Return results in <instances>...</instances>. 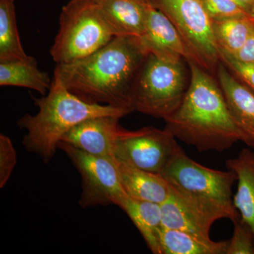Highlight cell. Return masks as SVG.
<instances>
[{
	"mask_svg": "<svg viewBox=\"0 0 254 254\" xmlns=\"http://www.w3.org/2000/svg\"><path fill=\"white\" fill-rule=\"evenodd\" d=\"M148 55L138 38L117 36L89 56L58 64L54 76L87 103L133 112L130 105L132 89Z\"/></svg>",
	"mask_w": 254,
	"mask_h": 254,
	"instance_id": "obj_1",
	"label": "cell"
},
{
	"mask_svg": "<svg viewBox=\"0 0 254 254\" xmlns=\"http://www.w3.org/2000/svg\"><path fill=\"white\" fill-rule=\"evenodd\" d=\"M190 79L181 105L165 120V128L198 151L230 149L242 141L218 82L194 62H189Z\"/></svg>",
	"mask_w": 254,
	"mask_h": 254,
	"instance_id": "obj_2",
	"label": "cell"
},
{
	"mask_svg": "<svg viewBox=\"0 0 254 254\" xmlns=\"http://www.w3.org/2000/svg\"><path fill=\"white\" fill-rule=\"evenodd\" d=\"M33 100L39 109L38 113L26 114L18 120V125L27 131L23 140L24 148L46 163L55 156L63 137L87 119L108 115L123 118L132 113L112 105L87 103L68 91L55 76L48 94L41 98L33 97Z\"/></svg>",
	"mask_w": 254,
	"mask_h": 254,
	"instance_id": "obj_3",
	"label": "cell"
},
{
	"mask_svg": "<svg viewBox=\"0 0 254 254\" xmlns=\"http://www.w3.org/2000/svg\"><path fill=\"white\" fill-rule=\"evenodd\" d=\"M115 37L96 0H71L62 9L50 55L57 64L72 63L98 51Z\"/></svg>",
	"mask_w": 254,
	"mask_h": 254,
	"instance_id": "obj_4",
	"label": "cell"
},
{
	"mask_svg": "<svg viewBox=\"0 0 254 254\" xmlns=\"http://www.w3.org/2000/svg\"><path fill=\"white\" fill-rule=\"evenodd\" d=\"M188 87L183 60L163 59L149 54L132 89L131 110L167 120L181 105Z\"/></svg>",
	"mask_w": 254,
	"mask_h": 254,
	"instance_id": "obj_5",
	"label": "cell"
},
{
	"mask_svg": "<svg viewBox=\"0 0 254 254\" xmlns=\"http://www.w3.org/2000/svg\"><path fill=\"white\" fill-rule=\"evenodd\" d=\"M166 15L175 26L197 64L208 73H216L221 62L211 18L200 0H148Z\"/></svg>",
	"mask_w": 254,
	"mask_h": 254,
	"instance_id": "obj_6",
	"label": "cell"
},
{
	"mask_svg": "<svg viewBox=\"0 0 254 254\" xmlns=\"http://www.w3.org/2000/svg\"><path fill=\"white\" fill-rule=\"evenodd\" d=\"M160 208L163 227L188 232L203 240H210V229L215 222L224 218L233 222L240 217L234 204L193 194L173 185Z\"/></svg>",
	"mask_w": 254,
	"mask_h": 254,
	"instance_id": "obj_7",
	"label": "cell"
},
{
	"mask_svg": "<svg viewBox=\"0 0 254 254\" xmlns=\"http://www.w3.org/2000/svg\"><path fill=\"white\" fill-rule=\"evenodd\" d=\"M58 149L66 153L81 175L82 208L111 204L120 207L128 196L120 182L114 157L89 154L64 142H60Z\"/></svg>",
	"mask_w": 254,
	"mask_h": 254,
	"instance_id": "obj_8",
	"label": "cell"
},
{
	"mask_svg": "<svg viewBox=\"0 0 254 254\" xmlns=\"http://www.w3.org/2000/svg\"><path fill=\"white\" fill-rule=\"evenodd\" d=\"M161 175L180 190L233 204L232 189L237 180L236 173L200 165L190 158L181 147L174 153Z\"/></svg>",
	"mask_w": 254,
	"mask_h": 254,
	"instance_id": "obj_9",
	"label": "cell"
},
{
	"mask_svg": "<svg viewBox=\"0 0 254 254\" xmlns=\"http://www.w3.org/2000/svg\"><path fill=\"white\" fill-rule=\"evenodd\" d=\"M167 128L143 127L136 131L124 128L114 145V158L151 173L161 174L180 148Z\"/></svg>",
	"mask_w": 254,
	"mask_h": 254,
	"instance_id": "obj_10",
	"label": "cell"
},
{
	"mask_svg": "<svg viewBox=\"0 0 254 254\" xmlns=\"http://www.w3.org/2000/svg\"><path fill=\"white\" fill-rule=\"evenodd\" d=\"M138 39L148 55L163 59L194 62L172 21L149 3L144 32Z\"/></svg>",
	"mask_w": 254,
	"mask_h": 254,
	"instance_id": "obj_11",
	"label": "cell"
},
{
	"mask_svg": "<svg viewBox=\"0 0 254 254\" xmlns=\"http://www.w3.org/2000/svg\"><path fill=\"white\" fill-rule=\"evenodd\" d=\"M120 119L112 115L87 119L71 128L61 142L89 154L114 157V145L124 130Z\"/></svg>",
	"mask_w": 254,
	"mask_h": 254,
	"instance_id": "obj_12",
	"label": "cell"
},
{
	"mask_svg": "<svg viewBox=\"0 0 254 254\" xmlns=\"http://www.w3.org/2000/svg\"><path fill=\"white\" fill-rule=\"evenodd\" d=\"M217 77L234 122L242 133V141L254 147V93L230 71L222 62Z\"/></svg>",
	"mask_w": 254,
	"mask_h": 254,
	"instance_id": "obj_13",
	"label": "cell"
},
{
	"mask_svg": "<svg viewBox=\"0 0 254 254\" xmlns=\"http://www.w3.org/2000/svg\"><path fill=\"white\" fill-rule=\"evenodd\" d=\"M120 182L128 196L161 205L171 193L173 185L161 174L145 171L115 158Z\"/></svg>",
	"mask_w": 254,
	"mask_h": 254,
	"instance_id": "obj_14",
	"label": "cell"
},
{
	"mask_svg": "<svg viewBox=\"0 0 254 254\" xmlns=\"http://www.w3.org/2000/svg\"><path fill=\"white\" fill-rule=\"evenodd\" d=\"M114 35L140 38L144 32L148 3L137 0H96Z\"/></svg>",
	"mask_w": 254,
	"mask_h": 254,
	"instance_id": "obj_15",
	"label": "cell"
},
{
	"mask_svg": "<svg viewBox=\"0 0 254 254\" xmlns=\"http://www.w3.org/2000/svg\"><path fill=\"white\" fill-rule=\"evenodd\" d=\"M226 165L237 175L238 185L233 204L254 235V153L245 148L237 158L227 160Z\"/></svg>",
	"mask_w": 254,
	"mask_h": 254,
	"instance_id": "obj_16",
	"label": "cell"
},
{
	"mask_svg": "<svg viewBox=\"0 0 254 254\" xmlns=\"http://www.w3.org/2000/svg\"><path fill=\"white\" fill-rule=\"evenodd\" d=\"M120 208L129 217L152 253L162 254L160 232L163 226L160 205L128 196Z\"/></svg>",
	"mask_w": 254,
	"mask_h": 254,
	"instance_id": "obj_17",
	"label": "cell"
},
{
	"mask_svg": "<svg viewBox=\"0 0 254 254\" xmlns=\"http://www.w3.org/2000/svg\"><path fill=\"white\" fill-rule=\"evenodd\" d=\"M49 75L38 67L36 60L0 63V86L30 88L46 95L52 86Z\"/></svg>",
	"mask_w": 254,
	"mask_h": 254,
	"instance_id": "obj_18",
	"label": "cell"
},
{
	"mask_svg": "<svg viewBox=\"0 0 254 254\" xmlns=\"http://www.w3.org/2000/svg\"><path fill=\"white\" fill-rule=\"evenodd\" d=\"M229 241L203 240L188 232L163 227L160 232L163 254H226Z\"/></svg>",
	"mask_w": 254,
	"mask_h": 254,
	"instance_id": "obj_19",
	"label": "cell"
},
{
	"mask_svg": "<svg viewBox=\"0 0 254 254\" xmlns=\"http://www.w3.org/2000/svg\"><path fill=\"white\" fill-rule=\"evenodd\" d=\"M16 23L14 0H0V63L27 61Z\"/></svg>",
	"mask_w": 254,
	"mask_h": 254,
	"instance_id": "obj_20",
	"label": "cell"
},
{
	"mask_svg": "<svg viewBox=\"0 0 254 254\" xmlns=\"http://www.w3.org/2000/svg\"><path fill=\"white\" fill-rule=\"evenodd\" d=\"M214 35L220 51L233 55L244 46L254 30L250 16L212 21Z\"/></svg>",
	"mask_w": 254,
	"mask_h": 254,
	"instance_id": "obj_21",
	"label": "cell"
},
{
	"mask_svg": "<svg viewBox=\"0 0 254 254\" xmlns=\"http://www.w3.org/2000/svg\"><path fill=\"white\" fill-rule=\"evenodd\" d=\"M234 232L229 241L226 254H254V235L241 217L232 222Z\"/></svg>",
	"mask_w": 254,
	"mask_h": 254,
	"instance_id": "obj_22",
	"label": "cell"
},
{
	"mask_svg": "<svg viewBox=\"0 0 254 254\" xmlns=\"http://www.w3.org/2000/svg\"><path fill=\"white\" fill-rule=\"evenodd\" d=\"M212 21L245 17L250 15L233 0H200ZM254 18V17H253Z\"/></svg>",
	"mask_w": 254,
	"mask_h": 254,
	"instance_id": "obj_23",
	"label": "cell"
},
{
	"mask_svg": "<svg viewBox=\"0 0 254 254\" xmlns=\"http://www.w3.org/2000/svg\"><path fill=\"white\" fill-rule=\"evenodd\" d=\"M17 162L12 141L6 135L0 134V188L9 181Z\"/></svg>",
	"mask_w": 254,
	"mask_h": 254,
	"instance_id": "obj_24",
	"label": "cell"
},
{
	"mask_svg": "<svg viewBox=\"0 0 254 254\" xmlns=\"http://www.w3.org/2000/svg\"><path fill=\"white\" fill-rule=\"evenodd\" d=\"M221 62L234 75L254 93V63L240 61L220 52Z\"/></svg>",
	"mask_w": 254,
	"mask_h": 254,
	"instance_id": "obj_25",
	"label": "cell"
},
{
	"mask_svg": "<svg viewBox=\"0 0 254 254\" xmlns=\"http://www.w3.org/2000/svg\"><path fill=\"white\" fill-rule=\"evenodd\" d=\"M231 56L240 61L254 63V30L244 46Z\"/></svg>",
	"mask_w": 254,
	"mask_h": 254,
	"instance_id": "obj_26",
	"label": "cell"
},
{
	"mask_svg": "<svg viewBox=\"0 0 254 254\" xmlns=\"http://www.w3.org/2000/svg\"><path fill=\"white\" fill-rule=\"evenodd\" d=\"M246 12L254 18V0H233Z\"/></svg>",
	"mask_w": 254,
	"mask_h": 254,
	"instance_id": "obj_27",
	"label": "cell"
},
{
	"mask_svg": "<svg viewBox=\"0 0 254 254\" xmlns=\"http://www.w3.org/2000/svg\"><path fill=\"white\" fill-rule=\"evenodd\" d=\"M137 1H142V2L148 3V0H137Z\"/></svg>",
	"mask_w": 254,
	"mask_h": 254,
	"instance_id": "obj_28",
	"label": "cell"
}]
</instances>
